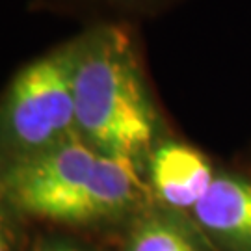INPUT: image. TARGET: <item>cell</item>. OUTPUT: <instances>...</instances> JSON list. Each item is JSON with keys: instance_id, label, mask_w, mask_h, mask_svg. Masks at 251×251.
Instances as JSON below:
<instances>
[{"instance_id": "9", "label": "cell", "mask_w": 251, "mask_h": 251, "mask_svg": "<svg viewBox=\"0 0 251 251\" xmlns=\"http://www.w3.org/2000/svg\"><path fill=\"white\" fill-rule=\"evenodd\" d=\"M47 251H80L76 248H52V250H47Z\"/></svg>"}, {"instance_id": "3", "label": "cell", "mask_w": 251, "mask_h": 251, "mask_svg": "<svg viewBox=\"0 0 251 251\" xmlns=\"http://www.w3.org/2000/svg\"><path fill=\"white\" fill-rule=\"evenodd\" d=\"M75 43L67 41L15 75L0 100V152L6 164L76 134L73 99Z\"/></svg>"}, {"instance_id": "2", "label": "cell", "mask_w": 251, "mask_h": 251, "mask_svg": "<svg viewBox=\"0 0 251 251\" xmlns=\"http://www.w3.org/2000/svg\"><path fill=\"white\" fill-rule=\"evenodd\" d=\"M0 182L21 210L65 224L121 214L144 190L136 160L97 151L78 134L4 164Z\"/></svg>"}, {"instance_id": "8", "label": "cell", "mask_w": 251, "mask_h": 251, "mask_svg": "<svg viewBox=\"0 0 251 251\" xmlns=\"http://www.w3.org/2000/svg\"><path fill=\"white\" fill-rule=\"evenodd\" d=\"M8 225H6V220H4V214L0 212V251H9L11 246H9V236H8Z\"/></svg>"}, {"instance_id": "6", "label": "cell", "mask_w": 251, "mask_h": 251, "mask_svg": "<svg viewBox=\"0 0 251 251\" xmlns=\"http://www.w3.org/2000/svg\"><path fill=\"white\" fill-rule=\"evenodd\" d=\"M126 251H199V248L180 227L154 218L136 227Z\"/></svg>"}, {"instance_id": "1", "label": "cell", "mask_w": 251, "mask_h": 251, "mask_svg": "<svg viewBox=\"0 0 251 251\" xmlns=\"http://www.w3.org/2000/svg\"><path fill=\"white\" fill-rule=\"evenodd\" d=\"M76 134L97 151L138 160L152 151L158 116L128 28L102 23L73 39Z\"/></svg>"}, {"instance_id": "5", "label": "cell", "mask_w": 251, "mask_h": 251, "mask_svg": "<svg viewBox=\"0 0 251 251\" xmlns=\"http://www.w3.org/2000/svg\"><path fill=\"white\" fill-rule=\"evenodd\" d=\"M194 212L206 231L234 251H251V180L216 177Z\"/></svg>"}, {"instance_id": "7", "label": "cell", "mask_w": 251, "mask_h": 251, "mask_svg": "<svg viewBox=\"0 0 251 251\" xmlns=\"http://www.w3.org/2000/svg\"><path fill=\"white\" fill-rule=\"evenodd\" d=\"M99 4L110 6L114 9H123V11H149V9H158L162 4L170 0H95Z\"/></svg>"}, {"instance_id": "4", "label": "cell", "mask_w": 251, "mask_h": 251, "mask_svg": "<svg viewBox=\"0 0 251 251\" xmlns=\"http://www.w3.org/2000/svg\"><path fill=\"white\" fill-rule=\"evenodd\" d=\"M149 177L156 196L175 208H196L216 179L205 156L180 142H162L152 147Z\"/></svg>"}]
</instances>
